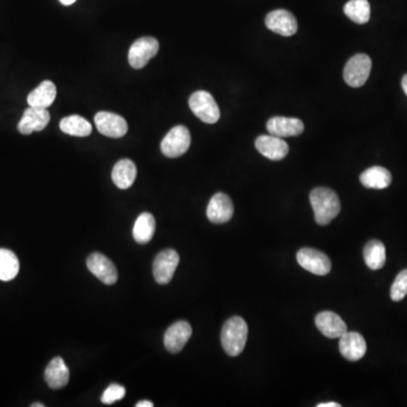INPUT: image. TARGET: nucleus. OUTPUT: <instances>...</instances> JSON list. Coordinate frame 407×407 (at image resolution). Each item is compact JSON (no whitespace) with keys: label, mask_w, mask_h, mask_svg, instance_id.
<instances>
[{"label":"nucleus","mask_w":407,"mask_h":407,"mask_svg":"<svg viewBox=\"0 0 407 407\" xmlns=\"http://www.w3.org/2000/svg\"><path fill=\"white\" fill-rule=\"evenodd\" d=\"M87 269L91 271L92 274L94 275L95 278L106 284V285H113L117 283L118 280V271L113 265V262L100 254V252H94L87 258Z\"/></svg>","instance_id":"obj_10"},{"label":"nucleus","mask_w":407,"mask_h":407,"mask_svg":"<svg viewBox=\"0 0 407 407\" xmlns=\"http://www.w3.org/2000/svg\"><path fill=\"white\" fill-rule=\"evenodd\" d=\"M20 271V262L16 255L8 249H0V280H14Z\"/></svg>","instance_id":"obj_26"},{"label":"nucleus","mask_w":407,"mask_h":407,"mask_svg":"<svg viewBox=\"0 0 407 407\" xmlns=\"http://www.w3.org/2000/svg\"><path fill=\"white\" fill-rule=\"evenodd\" d=\"M192 328L187 322H174L164 334V346L170 353H179L192 337Z\"/></svg>","instance_id":"obj_16"},{"label":"nucleus","mask_w":407,"mask_h":407,"mask_svg":"<svg viewBox=\"0 0 407 407\" xmlns=\"http://www.w3.org/2000/svg\"><path fill=\"white\" fill-rule=\"evenodd\" d=\"M45 379L51 390L64 388L69 381V370L62 357H53L45 371Z\"/></svg>","instance_id":"obj_19"},{"label":"nucleus","mask_w":407,"mask_h":407,"mask_svg":"<svg viewBox=\"0 0 407 407\" xmlns=\"http://www.w3.org/2000/svg\"><path fill=\"white\" fill-rule=\"evenodd\" d=\"M154 404L150 401H141L136 404V407H153Z\"/></svg>","instance_id":"obj_31"},{"label":"nucleus","mask_w":407,"mask_h":407,"mask_svg":"<svg viewBox=\"0 0 407 407\" xmlns=\"http://www.w3.org/2000/svg\"><path fill=\"white\" fill-rule=\"evenodd\" d=\"M401 87L404 90L405 94L407 95V74L404 75L403 80H401Z\"/></svg>","instance_id":"obj_32"},{"label":"nucleus","mask_w":407,"mask_h":407,"mask_svg":"<svg viewBox=\"0 0 407 407\" xmlns=\"http://www.w3.org/2000/svg\"><path fill=\"white\" fill-rule=\"evenodd\" d=\"M269 135L283 137H294L304 133V124L300 119L289 117H273L267 121Z\"/></svg>","instance_id":"obj_17"},{"label":"nucleus","mask_w":407,"mask_h":407,"mask_svg":"<svg viewBox=\"0 0 407 407\" xmlns=\"http://www.w3.org/2000/svg\"><path fill=\"white\" fill-rule=\"evenodd\" d=\"M59 1L62 5H65V6H71V5H73L76 0H59Z\"/></svg>","instance_id":"obj_33"},{"label":"nucleus","mask_w":407,"mask_h":407,"mask_svg":"<svg viewBox=\"0 0 407 407\" xmlns=\"http://www.w3.org/2000/svg\"><path fill=\"white\" fill-rule=\"evenodd\" d=\"M360 181L366 188L386 189L392 183V173L383 166H372L361 173Z\"/></svg>","instance_id":"obj_22"},{"label":"nucleus","mask_w":407,"mask_h":407,"mask_svg":"<svg viewBox=\"0 0 407 407\" xmlns=\"http://www.w3.org/2000/svg\"><path fill=\"white\" fill-rule=\"evenodd\" d=\"M255 145L263 157L271 161H280L289 154V145L278 136H259Z\"/></svg>","instance_id":"obj_14"},{"label":"nucleus","mask_w":407,"mask_h":407,"mask_svg":"<svg viewBox=\"0 0 407 407\" xmlns=\"http://www.w3.org/2000/svg\"><path fill=\"white\" fill-rule=\"evenodd\" d=\"M248 338V324L241 317L227 319L222 327L221 342L225 353L230 357H238L245 350Z\"/></svg>","instance_id":"obj_2"},{"label":"nucleus","mask_w":407,"mask_h":407,"mask_svg":"<svg viewBox=\"0 0 407 407\" xmlns=\"http://www.w3.org/2000/svg\"><path fill=\"white\" fill-rule=\"evenodd\" d=\"M32 407H45V404H41V403H34V404L31 405Z\"/></svg>","instance_id":"obj_34"},{"label":"nucleus","mask_w":407,"mask_h":407,"mask_svg":"<svg viewBox=\"0 0 407 407\" xmlns=\"http://www.w3.org/2000/svg\"><path fill=\"white\" fill-rule=\"evenodd\" d=\"M407 295V269L401 271L396 276L392 289H390V298L392 301H401Z\"/></svg>","instance_id":"obj_28"},{"label":"nucleus","mask_w":407,"mask_h":407,"mask_svg":"<svg viewBox=\"0 0 407 407\" xmlns=\"http://www.w3.org/2000/svg\"><path fill=\"white\" fill-rule=\"evenodd\" d=\"M339 352L346 360L352 362L361 360L366 355V339L357 331H346L339 337Z\"/></svg>","instance_id":"obj_13"},{"label":"nucleus","mask_w":407,"mask_h":407,"mask_svg":"<svg viewBox=\"0 0 407 407\" xmlns=\"http://www.w3.org/2000/svg\"><path fill=\"white\" fill-rule=\"evenodd\" d=\"M60 129L67 135L86 137L91 135L92 124L80 115H69L60 121Z\"/></svg>","instance_id":"obj_25"},{"label":"nucleus","mask_w":407,"mask_h":407,"mask_svg":"<svg viewBox=\"0 0 407 407\" xmlns=\"http://www.w3.org/2000/svg\"><path fill=\"white\" fill-rule=\"evenodd\" d=\"M315 322L320 333L328 338H339L348 331V326L344 320L333 311L318 313Z\"/></svg>","instance_id":"obj_18"},{"label":"nucleus","mask_w":407,"mask_h":407,"mask_svg":"<svg viewBox=\"0 0 407 407\" xmlns=\"http://www.w3.org/2000/svg\"><path fill=\"white\" fill-rule=\"evenodd\" d=\"M189 106L194 115L199 120L206 124H215L219 121L221 113L215 99L206 91H197L189 98Z\"/></svg>","instance_id":"obj_3"},{"label":"nucleus","mask_w":407,"mask_h":407,"mask_svg":"<svg viewBox=\"0 0 407 407\" xmlns=\"http://www.w3.org/2000/svg\"><path fill=\"white\" fill-rule=\"evenodd\" d=\"M344 14L355 23H368L371 15L369 1L368 0H350L344 6Z\"/></svg>","instance_id":"obj_27"},{"label":"nucleus","mask_w":407,"mask_h":407,"mask_svg":"<svg viewBox=\"0 0 407 407\" xmlns=\"http://www.w3.org/2000/svg\"><path fill=\"white\" fill-rule=\"evenodd\" d=\"M318 407H341V404L336 401H327V403H320L318 404Z\"/></svg>","instance_id":"obj_30"},{"label":"nucleus","mask_w":407,"mask_h":407,"mask_svg":"<svg viewBox=\"0 0 407 407\" xmlns=\"http://www.w3.org/2000/svg\"><path fill=\"white\" fill-rule=\"evenodd\" d=\"M372 62L364 53H357L346 62L343 76L348 85L361 87L366 84L371 73Z\"/></svg>","instance_id":"obj_4"},{"label":"nucleus","mask_w":407,"mask_h":407,"mask_svg":"<svg viewBox=\"0 0 407 407\" xmlns=\"http://www.w3.org/2000/svg\"><path fill=\"white\" fill-rule=\"evenodd\" d=\"M266 27L271 32L278 33L282 36H294L298 31V22L292 13L285 9H276L269 13L265 18Z\"/></svg>","instance_id":"obj_11"},{"label":"nucleus","mask_w":407,"mask_h":407,"mask_svg":"<svg viewBox=\"0 0 407 407\" xmlns=\"http://www.w3.org/2000/svg\"><path fill=\"white\" fill-rule=\"evenodd\" d=\"M126 395V388L120 385L113 384L104 390L101 401L103 404H113L115 401H121Z\"/></svg>","instance_id":"obj_29"},{"label":"nucleus","mask_w":407,"mask_h":407,"mask_svg":"<svg viewBox=\"0 0 407 407\" xmlns=\"http://www.w3.org/2000/svg\"><path fill=\"white\" fill-rule=\"evenodd\" d=\"M363 257L366 266L372 271L383 269L386 264V248L379 240H371L366 243L363 250Z\"/></svg>","instance_id":"obj_24"},{"label":"nucleus","mask_w":407,"mask_h":407,"mask_svg":"<svg viewBox=\"0 0 407 407\" xmlns=\"http://www.w3.org/2000/svg\"><path fill=\"white\" fill-rule=\"evenodd\" d=\"M297 260L302 269L318 276L329 274L331 269V262L327 255L317 249H300L297 254Z\"/></svg>","instance_id":"obj_7"},{"label":"nucleus","mask_w":407,"mask_h":407,"mask_svg":"<svg viewBox=\"0 0 407 407\" xmlns=\"http://www.w3.org/2000/svg\"><path fill=\"white\" fill-rule=\"evenodd\" d=\"M159 43L157 38L151 36L141 38L134 42L128 53V62L131 67L141 69L148 65V62L157 56Z\"/></svg>","instance_id":"obj_6"},{"label":"nucleus","mask_w":407,"mask_h":407,"mask_svg":"<svg viewBox=\"0 0 407 407\" xmlns=\"http://www.w3.org/2000/svg\"><path fill=\"white\" fill-rule=\"evenodd\" d=\"M56 97V85L50 80H45L36 90L31 92L27 97V103L33 108L47 109L55 102Z\"/></svg>","instance_id":"obj_20"},{"label":"nucleus","mask_w":407,"mask_h":407,"mask_svg":"<svg viewBox=\"0 0 407 407\" xmlns=\"http://www.w3.org/2000/svg\"><path fill=\"white\" fill-rule=\"evenodd\" d=\"M155 234V219L151 213H142L136 220L133 229V236L141 245L148 243Z\"/></svg>","instance_id":"obj_23"},{"label":"nucleus","mask_w":407,"mask_h":407,"mask_svg":"<svg viewBox=\"0 0 407 407\" xmlns=\"http://www.w3.org/2000/svg\"><path fill=\"white\" fill-rule=\"evenodd\" d=\"M95 126L99 133L111 138H120L128 131L127 121L115 113L101 111L94 118Z\"/></svg>","instance_id":"obj_9"},{"label":"nucleus","mask_w":407,"mask_h":407,"mask_svg":"<svg viewBox=\"0 0 407 407\" xmlns=\"http://www.w3.org/2000/svg\"><path fill=\"white\" fill-rule=\"evenodd\" d=\"M50 121V113L47 109L33 108L24 111L21 121L18 122L17 129L23 135H30L33 131H41L47 127Z\"/></svg>","instance_id":"obj_15"},{"label":"nucleus","mask_w":407,"mask_h":407,"mask_svg":"<svg viewBox=\"0 0 407 407\" xmlns=\"http://www.w3.org/2000/svg\"><path fill=\"white\" fill-rule=\"evenodd\" d=\"M234 206L229 196L223 192H217L210 198L207 206V217L212 223L223 224L230 221L234 216Z\"/></svg>","instance_id":"obj_12"},{"label":"nucleus","mask_w":407,"mask_h":407,"mask_svg":"<svg viewBox=\"0 0 407 407\" xmlns=\"http://www.w3.org/2000/svg\"><path fill=\"white\" fill-rule=\"evenodd\" d=\"M180 262V257L173 249L163 250L155 257L153 264L154 278L161 285L170 283L173 278L174 271Z\"/></svg>","instance_id":"obj_8"},{"label":"nucleus","mask_w":407,"mask_h":407,"mask_svg":"<svg viewBox=\"0 0 407 407\" xmlns=\"http://www.w3.org/2000/svg\"><path fill=\"white\" fill-rule=\"evenodd\" d=\"M137 177V168L131 159H122L115 163L113 170V181L119 189L133 186Z\"/></svg>","instance_id":"obj_21"},{"label":"nucleus","mask_w":407,"mask_h":407,"mask_svg":"<svg viewBox=\"0 0 407 407\" xmlns=\"http://www.w3.org/2000/svg\"><path fill=\"white\" fill-rule=\"evenodd\" d=\"M310 203L319 225H327L341 212V201L336 192L329 188L318 187L310 192Z\"/></svg>","instance_id":"obj_1"},{"label":"nucleus","mask_w":407,"mask_h":407,"mask_svg":"<svg viewBox=\"0 0 407 407\" xmlns=\"http://www.w3.org/2000/svg\"><path fill=\"white\" fill-rule=\"evenodd\" d=\"M192 144V136L185 126L172 128L161 143V151L170 159L181 157L188 151Z\"/></svg>","instance_id":"obj_5"}]
</instances>
